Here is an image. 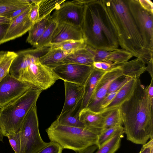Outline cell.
<instances>
[{
	"label": "cell",
	"instance_id": "obj_1",
	"mask_svg": "<svg viewBox=\"0 0 153 153\" xmlns=\"http://www.w3.org/2000/svg\"><path fill=\"white\" fill-rule=\"evenodd\" d=\"M120 108L127 140L143 145L153 138V100L139 78L131 95Z\"/></svg>",
	"mask_w": 153,
	"mask_h": 153
},
{
	"label": "cell",
	"instance_id": "obj_2",
	"mask_svg": "<svg viewBox=\"0 0 153 153\" xmlns=\"http://www.w3.org/2000/svg\"><path fill=\"white\" fill-rule=\"evenodd\" d=\"M81 28L87 45L95 49L109 51L118 49L116 30L103 0H84Z\"/></svg>",
	"mask_w": 153,
	"mask_h": 153
},
{
	"label": "cell",
	"instance_id": "obj_3",
	"mask_svg": "<svg viewBox=\"0 0 153 153\" xmlns=\"http://www.w3.org/2000/svg\"><path fill=\"white\" fill-rule=\"evenodd\" d=\"M116 30L119 45L146 63L153 58L144 46L138 29L128 9L127 0H103Z\"/></svg>",
	"mask_w": 153,
	"mask_h": 153
},
{
	"label": "cell",
	"instance_id": "obj_4",
	"mask_svg": "<svg viewBox=\"0 0 153 153\" xmlns=\"http://www.w3.org/2000/svg\"><path fill=\"white\" fill-rule=\"evenodd\" d=\"M49 49V47H45L18 52L10 68V74L16 79L30 83L42 91L48 89L59 79L53 70L39 61V57Z\"/></svg>",
	"mask_w": 153,
	"mask_h": 153
},
{
	"label": "cell",
	"instance_id": "obj_5",
	"mask_svg": "<svg viewBox=\"0 0 153 153\" xmlns=\"http://www.w3.org/2000/svg\"><path fill=\"white\" fill-rule=\"evenodd\" d=\"M42 91L33 87L21 96L0 108V131L3 137L19 132L26 115Z\"/></svg>",
	"mask_w": 153,
	"mask_h": 153
},
{
	"label": "cell",
	"instance_id": "obj_6",
	"mask_svg": "<svg viewBox=\"0 0 153 153\" xmlns=\"http://www.w3.org/2000/svg\"><path fill=\"white\" fill-rule=\"evenodd\" d=\"M46 131L50 141L63 149L78 152L97 145L98 135L85 128L62 125L55 120Z\"/></svg>",
	"mask_w": 153,
	"mask_h": 153
},
{
	"label": "cell",
	"instance_id": "obj_7",
	"mask_svg": "<svg viewBox=\"0 0 153 153\" xmlns=\"http://www.w3.org/2000/svg\"><path fill=\"white\" fill-rule=\"evenodd\" d=\"M39 127L36 105L26 115L20 129V153H37L49 144L42 139Z\"/></svg>",
	"mask_w": 153,
	"mask_h": 153
},
{
	"label": "cell",
	"instance_id": "obj_8",
	"mask_svg": "<svg viewBox=\"0 0 153 153\" xmlns=\"http://www.w3.org/2000/svg\"><path fill=\"white\" fill-rule=\"evenodd\" d=\"M128 9L138 29L144 46L153 52V13L143 8L138 0H127Z\"/></svg>",
	"mask_w": 153,
	"mask_h": 153
},
{
	"label": "cell",
	"instance_id": "obj_9",
	"mask_svg": "<svg viewBox=\"0 0 153 153\" xmlns=\"http://www.w3.org/2000/svg\"><path fill=\"white\" fill-rule=\"evenodd\" d=\"M84 9V0L66 1L55 10L52 18L58 24L65 23L81 27Z\"/></svg>",
	"mask_w": 153,
	"mask_h": 153
},
{
	"label": "cell",
	"instance_id": "obj_10",
	"mask_svg": "<svg viewBox=\"0 0 153 153\" xmlns=\"http://www.w3.org/2000/svg\"><path fill=\"white\" fill-rule=\"evenodd\" d=\"M123 76L119 64L106 71L97 82L87 108L96 112H100V103L106 96L110 84L116 79Z\"/></svg>",
	"mask_w": 153,
	"mask_h": 153
},
{
	"label": "cell",
	"instance_id": "obj_11",
	"mask_svg": "<svg viewBox=\"0 0 153 153\" xmlns=\"http://www.w3.org/2000/svg\"><path fill=\"white\" fill-rule=\"evenodd\" d=\"M34 87H35L30 83L14 78L8 72L0 82V108Z\"/></svg>",
	"mask_w": 153,
	"mask_h": 153
},
{
	"label": "cell",
	"instance_id": "obj_12",
	"mask_svg": "<svg viewBox=\"0 0 153 153\" xmlns=\"http://www.w3.org/2000/svg\"><path fill=\"white\" fill-rule=\"evenodd\" d=\"M94 69L92 65L64 64L53 70L59 79L81 85H85Z\"/></svg>",
	"mask_w": 153,
	"mask_h": 153
},
{
	"label": "cell",
	"instance_id": "obj_13",
	"mask_svg": "<svg viewBox=\"0 0 153 153\" xmlns=\"http://www.w3.org/2000/svg\"><path fill=\"white\" fill-rule=\"evenodd\" d=\"M32 6L20 15L11 20L0 45L20 37L28 31L33 24L29 18V13Z\"/></svg>",
	"mask_w": 153,
	"mask_h": 153
},
{
	"label": "cell",
	"instance_id": "obj_14",
	"mask_svg": "<svg viewBox=\"0 0 153 153\" xmlns=\"http://www.w3.org/2000/svg\"><path fill=\"white\" fill-rule=\"evenodd\" d=\"M83 39H84L80 27L65 23L58 24L50 44L68 40Z\"/></svg>",
	"mask_w": 153,
	"mask_h": 153
},
{
	"label": "cell",
	"instance_id": "obj_15",
	"mask_svg": "<svg viewBox=\"0 0 153 153\" xmlns=\"http://www.w3.org/2000/svg\"><path fill=\"white\" fill-rule=\"evenodd\" d=\"M65 90L64 104L60 114L74 108L83 100L85 86L64 81Z\"/></svg>",
	"mask_w": 153,
	"mask_h": 153
},
{
	"label": "cell",
	"instance_id": "obj_16",
	"mask_svg": "<svg viewBox=\"0 0 153 153\" xmlns=\"http://www.w3.org/2000/svg\"><path fill=\"white\" fill-rule=\"evenodd\" d=\"M89 48L94 55V62L110 61L117 64L127 62L134 56L131 53L123 49L105 51Z\"/></svg>",
	"mask_w": 153,
	"mask_h": 153
},
{
	"label": "cell",
	"instance_id": "obj_17",
	"mask_svg": "<svg viewBox=\"0 0 153 153\" xmlns=\"http://www.w3.org/2000/svg\"><path fill=\"white\" fill-rule=\"evenodd\" d=\"M80 121L85 128L98 135L101 132L104 117L100 112H96L86 108L82 109L79 113Z\"/></svg>",
	"mask_w": 153,
	"mask_h": 153
},
{
	"label": "cell",
	"instance_id": "obj_18",
	"mask_svg": "<svg viewBox=\"0 0 153 153\" xmlns=\"http://www.w3.org/2000/svg\"><path fill=\"white\" fill-rule=\"evenodd\" d=\"M70 53L59 49L51 48L39 57L40 62L43 65L53 70L64 64L63 61Z\"/></svg>",
	"mask_w": 153,
	"mask_h": 153
},
{
	"label": "cell",
	"instance_id": "obj_19",
	"mask_svg": "<svg viewBox=\"0 0 153 153\" xmlns=\"http://www.w3.org/2000/svg\"><path fill=\"white\" fill-rule=\"evenodd\" d=\"M82 100H81L73 109L62 114H60L55 120L56 122L62 125L85 128L79 118V112L83 108Z\"/></svg>",
	"mask_w": 153,
	"mask_h": 153
},
{
	"label": "cell",
	"instance_id": "obj_20",
	"mask_svg": "<svg viewBox=\"0 0 153 153\" xmlns=\"http://www.w3.org/2000/svg\"><path fill=\"white\" fill-rule=\"evenodd\" d=\"M137 79L131 78L121 88L111 103L100 112L103 113L120 107L131 95L136 86Z\"/></svg>",
	"mask_w": 153,
	"mask_h": 153
},
{
	"label": "cell",
	"instance_id": "obj_21",
	"mask_svg": "<svg viewBox=\"0 0 153 153\" xmlns=\"http://www.w3.org/2000/svg\"><path fill=\"white\" fill-rule=\"evenodd\" d=\"M124 76L137 79L146 71V63L140 58L119 64Z\"/></svg>",
	"mask_w": 153,
	"mask_h": 153
},
{
	"label": "cell",
	"instance_id": "obj_22",
	"mask_svg": "<svg viewBox=\"0 0 153 153\" xmlns=\"http://www.w3.org/2000/svg\"><path fill=\"white\" fill-rule=\"evenodd\" d=\"M94 56L89 47L79 49L70 53L63 61L64 64H75L88 66L92 65Z\"/></svg>",
	"mask_w": 153,
	"mask_h": 153
},
{
	"label": "cell",
	"instance_id": "obj_23",
	"mask_svg": "<svg viewBox=\"0 0 153 153\" xmlns=\"http://www.w3.org/2000/svg\"><path fill=\"white\" fill-rule=\"evenodd\" d=\"M52 20L51 14L33 24L28 31L26 42L35 47L36 42Z\"/></svg>",
	"mask_w": 153,
	"mask_h": 153
},
{
	"label": "cell",
	"instance_id": "obj_24",
	"mask_svg": "<svg viewBox=\"0 0 153 153\" xmlns=\"http://www.w3.org/2000/svg\"><path fill=\"white\" fill-rule=\"evenodd\" d=\"M105 71L94 68L85 85L84 94L82 100L83 108H87L97 82Z\"/></svg>",
	"mask_w": 153,
	"mask_h": 153
},
{
	"label": "cell",
	"instance_id": "obj_25",
	"mask_svg": "<svg viewBox=\"0 0 153 153\" xmlns=\"http://www.w3.org/2000/svg\"><path fill=\"white\" fill-rule=\"evenodd\" d=\"M30 4L26 0H0V16L7 17L15 11Z\"/></svg>",
	"mask_w": 153,
	"mask_h": 153
},
{
	"label": "cell",
	"instance_id": "obj_26",
	"mask_svg": "<svg viewBox=\"0 0 153 153\" xmlns=\"http://www.w3.org/2000/svg\"><path fill=\"white\" fill-rule=\"evenodd\" d=\"M102 113L104 117L102 131L111 127L122 126L123 124L120 107Z\"/></svg>",
	"mask_w": 153,
	"mask_h": 153
},
{
	"label": "cell",
	"instance_id": "obj_27",
	"mask_svg": "<svg viewBox=\"0 0 153 153\" xmlns=\"http://www.w3.org/2000/svg\"><path fill=\"white\" fill-rule=\"evenodd\" d=\"M124 130L118 133L98 148L95 153H115L119 149Z\"/></svg>",
	"mask_w": 153,
	"mask_h": 153
},
{
	"label": "cell",
	"instance_id": "obj_28",
	"mask_svg": "<svg viewBox=\"0 0 153 153\" xmlns=\"http://www.w3.org/2000/svg\"><path fill=\"white\" fill-rule=\"evenodd\" d=\"M87 45L85 39L70 40L59 43L50 44L48 47L51 48L59 49L70 53L79 49L86 47Z\"/></svg>",
	"mask_w": 153,
	"mask_h": 153
},
{
	"label": "cell",
	"instance_id": "obj_29",
	"mask_svg": "<svg viewBox=\"0 0 153 153\" xmlns=\"http://www.w3.org/2000/svg\"><path fill=\"white\" fill-rule=\"evenodd\" d=\"M65 0H40L38 4L39 20L51 14L54 9L58 8Z\"/></svg>",
	"mask_w": 153,
	"mask_h": 153
},
{
	"label": "cell",
	"instance_id": "obj_30",
	"mask_svg": "<svg viewBox=\"0 0 153 153\" xmlns=\"http://www.w3.org/2000/svg\"><path fill=\"white\" fill-rule=\"evenodd\" d=\"M58 24V23L52 19L49 25L37 42L35 46L36 48H39L48 47L51 44L53 33Z\"/></svg>",
	"mask_w": 153,
	"mask_h": 153
},
{
	"label": "cell",
	"instance_id": "obj_31",
	"mask_svg": "<svg viewBox=\"0 0 153 153\" xmlns=\"http://www.w3.org/2000/svg\"><path fill=\"white\" fill-rule=\"evenodd\" d=\"M17 55V53L7 51L3 59L0 61V82L9 72L11 65Z\"/></svg>",
	"mask_w": 153,
	"mask_h": 153
},
{
	"label": "cell",
	"instance_id": "obj_32",
	"mask_svg": "<svg viewBox=\"0 0 153 153\" xmlns=\"http://www.w3.org/2000/svg\"><path fill=\"white\" fill-rule=\"evenodd\" d=\"M124 130L122 126L111 127L102 131L98 135L97 146L98 149L116 134Z\"/></svg>",
	"mask_w": 153,
	"mask_h": 153
},
{
	"label": "cell",
	"instance_id": "obj_33",
	"mask_svg": "<svg viewBox=\"0 0 153 153\" xmlns=\"http://www.w3.org/2000/svg\"><path fill=\"white\" fill-rule=\"evenodd\" d=\"M131 78L123 76L116 79L110 84L108 88L106 95L120 89Z\"/></svg>",
	"mask_w": 153,
	"mask_h": 153
},
{
	"label": "cell",
	"instance_id": "obj_34",
	"mask_svg": "<svg viewBox=\"0 0 153 153\" xmlns=\"http://www.w3.org/2000/svg\"><path fill=\"white\" fill-rule=\"evenodd\" d=\"M7 137L15 153H20V140L19 132L16 133L9 134Z\"/></svg>",
	"mask_w": 153,
	"mask_h": 153
},
{
	"label": "cell",
	"instance_id": "obj_35",
	"mask_svg": "<svg viewBox=\"0 0 153 153\" xmlns=\"http://www.w3.org/2000/svg\"><path fill=\"white\" fill-rule=\"evenodd\" d=\"M63 149L57 143L50 141L47 146L37 153H62Z\"/></svg>",
	"mask_w": 153,
	"mask_h": 153
},
{
	"label": "cell",
	"instance_id": "obj_36",
	"mask_svg": "<svg viewBox=\"0 0 153 153\" xmlns=\"http://www.w3.org/2000/svg\"><path fill=\"white\" fill-rule=\"evenodd\" d=\"M121 88L106 95L100 103V111L106 108L111 103Z\"/></svg>",
	"mask_w": 153,
	"mask_h": 153
},
{
	"label": "cell",
	"instance_id": "obj_37",
	"mask_svg": "<svg viewBox=\"0 0 153 153\" xmlns=\"http://www.w3.org/2000/svg\"><path fill=\"white\" fill-rule=\"evenodd\" d=\"M115 65L110 61L95 62H93L92 66L96 69L106 71Z\"/></svg>",
	"mask_w": 153,
	"mask_h": 153
},
{
	"label": "cell",
	"instance_id": "obj_38",
	"mask_svg": "<svg viewBox=\"0 0 153 153\" xmlns=\"http://www.w3.org/2000/svg\"><path fill=\"white\" fill-rule=\"evenodd\" d=\"M29 18L33 24L39 20L38 4L32 6L29 13Z\"/></svg>",
	"mask_w": 153,
	"mask_h": 153
},
{
	"label": "cell",
	"instance_id": "obj_39",
	"mask_svg": "<svg viewBox=\"0 0 153 153\" xmlns=\"http://www.w3.org/2000/svg\"><path fill=\"white\" fill-rule=\"evenodd\" d=\"M142 7L146 10L153 13V3L149 0H138Z\"/></svg>",
	"mask_w": 153,
	"mask_h": 153
},
{
	"label": "cell",
	"instance_id": "obj_40",
	"mask_svg": "<svg viewBox=\"0 0 153 153\" xmlns=\"http://www.w3.org/2000/svg\"><path fill=\"white\" fill-rule=\"evenodd\" d=\"M32 5L31 4L29 5L18 10L8 15L7 16V18H8L11 20H12L18 17L23 12H25Z\"/></svg>",
	"mask_w": 153,
	"mask_h": 153
},
{
	"label": "cell",
	"instance_id": "obj_41",
	"mask_svg": "<svg viewBox=\"0 0 153 153\" xmlns=\"http://www.w3.org/2000/svg\"><path fill=\"white\" fill-rule=\"evenodd\" d=\"M153 147V138L150 139L146 143L143 145L138 153H150L151 149Z\"/></svg>",
	"mask_w": 153,
	"mask_h": 153
},
{
	"label": "cell",
	"instance_id": "obj_42",
	"mask_svg": "<svg viewBox=\"0 0 153 153\" xmlns=\"http://www.w3.org/2000/svg\"><path fill=\"white\" fill-rule=\"evenodd\" d=\"M10 24L0 25V43L3 39Z\"/></svg>",
	"mask_w": 153,
	"mask_h": 153
},
{
	"label": "cell",
	"instance_id": "obj_43",
	"mask_svg": "<svg viewBox=\"0 0 153 153\" xmlns=\"http://www.w3.org/2000/svg\"><path fill=\"white\" fill-rule=\"evenodd\" d=\"M147 66L146 67V71H147L150 75L152 79H153V58L147 62Z\"/></svg>",
	"mask_w": 153,
	"mask_h": 153
},
{
	"label": "cell",
	"instance_id": "obj_44",
	"mask_svg": "<svg viewBox=\"0 0 153 153\" xmlns=\"http://www.w3.org/2000/svg\"><path fill=\"white\" fill-rule=\"evenodd\" d=\"M97 149L98 148L96 145H92L77 152L76 153H94Z\"/></svg>",
	"mask_w": 153,
	"mask_h": 153
},
{
	"label": "cell",
	"instance_id": "obj_45",
	"mask_svg": "<svg viewBox=\"0 0 153 153\" xmlns=\"http://www.w3.org/2000/svg\"><path fill=\"white\" fill-rule=\"evenodd\" d=\"M147 93L152 100H153V79H151L149 85L145 88Z\"/></svg>",
	"mask_w": 153,
	"mask_h": 153
},
{
	"label": "cell",
	"instance_id": "obj_46",
	"mask_svg": "<svg viewBox=\"0 0 153 153\" xmlns=\"http://www.w3.org/2000/svg\"><path fill=\"white\" fill-rule=\"evenodd\" d=\"M11 20L9 18L0 16V25L10 24Z\"/></svg>",
	"mask_w": 153,
	"mask_h": 153
},
{
	"label": "cell",
	"instance_id": "obj_47",
	"mask_svg": "<svg viewBox=\"0 0 153 153\" xmlns=\"http://www.w3.org/2000/svg\"><path fill=\"white\" fill-rule=\"evenodd\" d=\"M7 52V51H0V61L3 59Z\"/></svg>",
	"mask_w": 153,
	"mask_h": 153
},
{
	"label": "cell",
	"instance_id": "obj_48",
	"mask_svg": "<svg viewBox=\"0 0 153 153\" xmlns=\"http://www.w3.org/2000/svg\"><path fill=\"white\" fill-rule=\"evenodd\" d=\"M3 136L2 135L0 131V141L2 142H3Z\"/></svg>",
	"mask_w": 153,
	"mask_h": 153
},
{
	"label": "cell",
	"instance_id": "obj_49",
	"mask_svg": "<svg viewBox=\"0 0 153 153\" xmlns=\"http://www.w3.org/2000/svg\"><path fill=\"white\" fill-rule=\"evenodd\" d=\"M150 153H153V147L151 149Z\"/></svg>",
	"mask_w": 153,
	"mask_h": 153
}]
</instances>
